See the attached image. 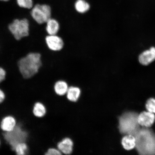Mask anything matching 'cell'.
Here are the masks:
<instances>
[{"label": "cell", "mask_w": 155, "mask_h": 155, "mask_svg": "<svg viewBox=\"0 0 155 155\" xmlns=\"http://www.w3.org/2000/svg\"><path fill=\"white\" fill-rule=\"evenodd\" d=\"M6 77V72L4 69L0 67V84L5 80Z\"/></svg>", "instance_id": "cell-22"}, {"label": "cell", "mask_w": 155, "mask_h": 155, "mask_svg": "<svg viewBox=\"0 0 155 155\" xmlns=\"http://www.w3.org/2000/svg\"><path fill=\"white\" fill-rule=\"evenodd\" d=\"M69 87V84L66 81L60 80L54 83L53 90L56 95L60 97H62L66 94Z\"/></svg>", "instance_id": "cell-13"}, {"label": "cell", "mask_w": 155, "mask_h": 155, "mask_svg": "<svg viewBox=\"0 0 155 155\" xmlns=\"http://www.w3.org/2000/svg\"><path fill=\"white\" fill-rule=\"evenodd\" d=\"M42 65L41 55L37 53H29L18 62L19 71L25 79L31 78L38 72Z\"/></svg>", "instance_id": "cell-3"}, {"label": "cell", "mask_w": 155, "mask_h": 155, "mask_svg": "<svg viewBox=\"0 0 155 155\" xmlns=\"http://www.w3.org/2000/svg\"><path fill=\"white\" fill-rule=\"evenodd\" d=\"M45 41L48 48L52 51H60L64 47L63 40L57 35H48L46 37Z\"/></svg>", "instance_id": "cell-7"}, {"label": "cell", "mask_w": 155, "mask_h": 155, "mask_svg": "<svg viewBox=\"0 0 155 155\" xmlns=\"http://www.w3.org/2000/svg\"><path fill=\"white\" fill-rule=\"evenodd\" d=\"M46 23V30L48 35H57L60 30V25L58 21L51 18Z\"/></svg>", "instance_id": "cell-15"}, {"label": "cell", "mask_w": 155, "mask_h": 155, "mask_svg": "<svg viewBox=\"0 0 155 155\" xmlns=\"http://www.w3.org/2000/svg\"><path fill=\"white\" fill-rule=\"evenodd\" d=\"M51 9L49 5L37 4L32 7L31 15L38 24H42L51 18Z\"/></svg>", "instance_id": "cell-6"}, {"label": "cell", "mask_w": 155, "mask_h": 155, "mask_svg": "<svg viewBox=\"0 0 155 155\" xmlns=\"http://www.w3.org/2000/svg\"><path fill=\"white\" fill-rule=\"evenodd\" d=\"M135 148L141 155H155V133L150 128L142 127L134 135Z\"/></svg>", "instance_id": "cell-1"}, {"label": "cell", "mask_w": 155, "mask_h": 155, "mask_svg": "<svg viewBox=\"0 0 155 155\" xmlns=\"http://www.w3.org/2000/svg\"><path fill=\"white\" fill-rule=\"evenodd\" d=\"M74 7L78 12L84 14L90 9V5L85 0H77L75 3Z\"/></svg>", "instance_id": "cell-17"}, {"label": "cell", "mask_w": 155, "mask_h": 155, "mask_svg": "<svg viewBox=\"0 0 155 155\" xmlns=\"http://www.w3.org/2000/svg\"><path fill=\"white\" fill-rule=\"evenodd\" d=\"M155 60V48L152 47L150 50L143 52L139 56V62L141 64L147 65Z\"/></svg>", "instance_id": "cell-12"}, {"label": "cell", "mask_w": 155, "mask_h": 155, "mask_svg": "<svg viewBox=\"0 0 155 155\" xmlns=\"http://www.w3.org/2000/svg\"><path fill=\"white\" fill-rule=\"evenodd\" d=\"M138 115L135 112L127 111L120 116L118 126L120 133L134 136L141 128L138 122Z\"/></svg>", "instance_id": "cell-4"}, {"label": "cell", "mask_w": 155, "mask_h": 155, "mask_svg": "<svg viewBox=\"0 0 155 155\" xmlns=\"http://www.w3.org/2000/svg\"><path fill=\"white\" fill-rule=\"evenodd\" d=\"M17 4L23 8L31 9L32 8L33 2L32 0H16Z\"/></svg>", "instance_id": "cell-19"}, {"label": "cell", "mask_w": 155, "mask_h": 155, "mask_svg": "<svg viewBox=\"0 0 155 155\" xmlns=\"http://www.w3.org/2000/svg\"><path fill=\"white\" fill-rule=\"evenodd\" d=\"M15 118L11 115L4 117L0 123V129L2 131L8 132L12 130L17 124Z\"/></svg>", "instance_id": "cell-11"}, {"label": "cell", "mask_w": 155, "mask_h": 155, "mask_svg": "<svg viewBox=\"0 0 155 155\" xmlns=\"http://www.w3.org/2000/svg\"><path fill=\"white\" fill-rule=\"evenodd\" d=\"M45 155H61L62 154L59 150L56 147H50L47 149L45 153Z\"/></svg>", "instance_id": "cell-21"}, {"label": "cell", "mask_w": 155, "mask_h": 155, "mask_svg": "<svg viewBox=\"0 0 155 155\" xmlns=\"http://www.w3.org/2000/svg\"><path fill=\"white\" fill-rule=\"evenodd\" d=\"M82 90L78 86H71L68 89L66 97L67 100L71 103H75L78 101L82 95Z\"/></svg>", "instance_id": "cell-10"}, {"label": "cell", "mask_w": 155, "mask_h": 155, "mask_svg": "<svg viewBox=\"0 0 155 155\" xmlns=\"http://www.w3.org/2000/svg\"><path fill=\"white\" fill-rule=\"evenodd\" d=\"M15 154L17 155H25L29 154L30 150L28 145L26 143H19L15 147Z\"/></svg>", "instance_id": "cell-18"}, {"label": "cell", "mask_w": 155, "mask_h": 155, "mask_svg": "<svg viewBox=\"0 0 155 155\" xmlns=\"http://www.w3.org/2000/svg\"><path fill=\"white\" fill-rule=\"evenodd\" d=\"M155 120L154 114L152 112L143 111L138 115V123L142 127L150 128L153 124Z\"/></svg>", "instance_id": "cell-9"}, {"label": "cell", "mask_w": 155, "mask_h": 155, "mask_svg": "<svg viewBox=\"0 0 155 155\" xmlns=\"http://www.w3.org/2000/svg\"><path fill=\"white\" fill-rule=\"evenodd\" d=\"M1 140H0V147H1Z\"/></svg>", "instance_id": "cell-25"}, {"label": "cell", "mask_w": 155, "mask_h": 155, "mask_svg": "<svg viewBox=\"0 0 155 155\" xmlns=\"http://www.w3.org/2000/svg\"><path fill=\"white\" fill-rule=\"evenodd\" d=\"M47 112V108L43 103L39 101L35 103L32 109V113L35 117L43 118L46 115Z\"/></svg>", "instance_id": "cell-14"}, {"label": "cell", "mask_w": 155, "mask_h": 155, "mask_svg": "<svg viewBox=\"0 0 155 155\" xmlns=\"http://www.w3.org/2000/svg\"><path fill=\"white\" fill-rule=\"evenodd\" d=\"M74 144L72 139L68 137H64L57 144V148L62 154H71L73 152Z\"/></svg>", "instance_id": "cell-8"}, {"label": "cell", "mask_w": 155, "mask_h": 155, "mask_svg": "<svg viewBox=\"0 0 155 155\" xmlns=\"http://www.w3.org/2000/svg\"><path fill=\"white\" fill-rule=\"evenodd\" d=\"M121 144L125 150H133L136 146V139L134 135H126L121 140Z\"/></svg>", "instance_id": "cell-16"}, {"label": "cell", "mask_w": 155, "mask_h": 155, "mask_svg": "<svg viewBox=\"0 0 155 155\" xmlns=\"http://www.w3.org/2000/svg\"><path fill=\"white\" fill-rule=\"evenodd\" d=\"M145 107L147 111L155 114V99L154 98L149 99L147 100Z\"/></svg>", "instance_id": "cell-20"}, {"label": "cell", "mask_w": 155, "mask_h": 155, "mask_svg": "<svg viewBox=\"0 0 155 155\" xmlns=\"http://www.w3.org/2000/svg\"><path fill=\"white\" fill-rule=\"evenodd\" d=\"M29 22L28 19L25 18L21 20L15 19L9 25L10 31L17 40L21 39L29 35Z\"/></svg>", "instance_id": "cell-5"}, {"label": "cell", "mask_w": 155, "mask_h": 155, "mask_svg": "<svg viewBox=\"0 0 155 155\" xmlns=\"http://www.w3.org/2000/svg\"><path fill=\"white\" fill-rule=\"evenodd\" d=\"M1 135L5 144L8 145L10 149L13 152L15 147L19 143H26L28 144L30 137V131L20 122H17L12 130L3 131Z\"/></svg>", "instance_id": "cell-2"}, {"label": "cell", "mask_w": 155, "mask_h": 155, "mask_svg": "<svg viewBox=\"0 0 155 155\" xmlns=\"http://www.w3.org/2000/svg\"><path fill=\"white\" fill-rule=\"evenodd\" d=\"M5 94L4 92L0 88V104L3 103L5 98Z\"/></svg>", "instance_id": "cell-23"}, {"label": "cell", "mask_w": 155, "mask_h": 155, "mask_svg": "<svg viewBox=\"0 0 155 155\" xmlns=\"http://www.w3.org/2000/svg\"><path fill=\"white\" fill-rule=\"evenodd\" d=\"M9 0H0V1H3V2H7L9 1Z\"/></svg>", "instance_id": "cell-24"}]
</instances>
